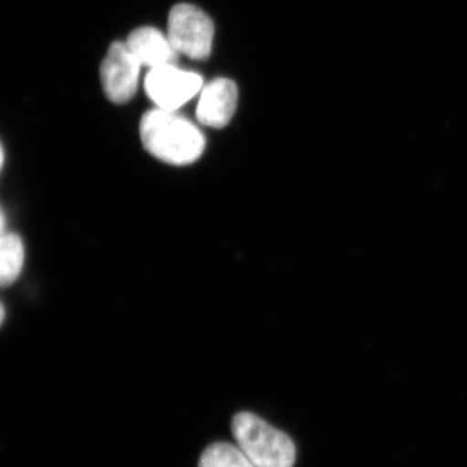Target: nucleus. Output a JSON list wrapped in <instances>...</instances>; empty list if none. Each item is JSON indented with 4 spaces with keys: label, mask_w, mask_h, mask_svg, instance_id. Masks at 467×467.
Wrapping results in <instances>:
<instances>
[{
    "label": "nucleus",
    "mask_w": 467,
    "mask_h": 467,
    "mask_svg": "<svg viewBox=\"0 0 467 467\" xmlns=\"http://www.w3.org/2000/svg\"><path fill=\"white\" fill-rule=\"evenodd\" d=\"M140 130L144 149L167 164H192L204 152V134L177 110H149L142 117Z\"/></svg>",
    "instance_id": "nucleus-1"
},
{
    "label": "nucleus",
    "mask_w": 467,
    "mask_h": 467,
    "mask_svg": "<svg viewBox=\"0 0 467 467\" xmlns=\"http://www.w3.org/2000/svg\"><path fill=\"white\" fill-rule=\"evenodd\" d=\"M232 432L236 444L254 467H294L296 448L285 432L252 413L233 418Z\"/></svg>",
    "instance_id": "nucleus-2"
},
{
    "label": "nucleus",
    "mask_w": 467,
    "mask_h": 467,
    "mask_svg": "<svg viewBox=\"0 0 467 467\" xmlns=\"http://www.w3.org/2000/svg\"><path fill=\"white\" fill-rule=\"evenodd\" d=\"M167 36L178 54L204 60L211 55L214 26L201 8L181 3L169 14Z\"/></svg>",
    "instance_id": "nucleus-3"
},
{
    "label": "nucleus",
    "mask_w": 467,
    "mask_h": 467,
    "mask_svg": "<svg viewBox=\"0 0 467 467\" xmlns=\"http://www.w3.org/2000/svg\"><path fill=\"white\" fill-rule=\"evenodd\" d=\"M144 88L158 109L177 110L202 90V78L177 66H165L150 70Z\"/></svg>",
    "instance_id": "nucleus-4"
},
{
    "label": "nucleus",
    "mask_w": 467,
    "mask_h": 467,
    "mask_svg": "<svg viewBox=\"0 0 467 467\" xmlns=\"http://www.w3.org/2000/svg\"><path fill=\"white\" fill-rule=\"evenodd\" d=\"M140 63L126 42H113L101 64L104 92L113 103H128L137 92Z\"/></svg>",
    "instance_id": "nucleus-5"
},
{
    "label": "nucleus",
    "mask_w": 467,
    "mask_h": 467,
    "mask_svg": "<svg viewBox=\"0 0 467 467\" xmlns=\"http://www.w3.org/2000/svg\"><path fill=\"white\" fill-rule=\"evenodd\" d=\"M238 106V88L227 78H217L202 88L196 117L202 125L223 128L232 121Z\"/></svg>",
    "instance_id": "nucleus-6"
},
{
    "label": "nucleus",
    "mask_w": 467,
    "mask_h": 467,
    "mask_svg": "<svg viewBox=\"0 0 467 467\" xmlns=\"http://www.w3.org/2000/svg\"><path fill=\"white\" fill-rule=\"evenodd\" d=\"M126 45L138 58L140 66L150 69L165 66H177L178 52L168 36L155 27H140L129 36Z\"/></svg>",
    "instance_id": "nucleus-7"
},
{
    "label": "nucleus",
    "mask_w": 467,
    "mask_h": 467,
    "mask_svg": "<svg viewBox=\"0 0 467 467\" xmlns=\"http://www.w3.org/2000/svg\"><path fill=\"white\" fill-rule=\"evenodd\" d=\"M23 242L15 234H0V287L14 284L24 265Z\"/></svg>",
    "instance_id": "nucleus-8"
},
{
    "label": "nucleus",
    "mask_w": 467,
    "mask_h": 467,
    "mask_svg": "<svg viewBox=\"0 0 467 467\" xmlns=\"http://www.w3.org/2000/svg\"><path fill=\"white\" fill-rule=\"evenodd\" d=\"M199 467H254L238 445L214 442L202 451Z\"/></svg>",
    "instance_id": "nucleus-9"
},
{
    "label": "nucleus",
    "mask_w": 467,
    "mask_h": 467,
    "mask_svg": "<svg viewBox=\"0 0 467 467\" xmlns=\"http://www.w3.org/2000/svg\"><path fill=\"white\" fill-rule=\"evenodd\" d=\"M5 306H3L2 303H0V325H2V322L5 321Z\"/></svg>",
    "instance_id": "nucleus-10"
},
{
    "label": "nucleus",
    "mask_w": 467,
    "mask_h": 467,
    "mask_svg": "<svg viewBox=\"0 0 467 467\" xmlns=\"http://www.w3.org/2000/svg\"><path fill=\"white\" fill-rule=\"evenodd\" d=\"M3 227H5V218H3L2 212H0V234L3 233Z\"/></svg>",
    "instance_id": "nucleus-11"
},
{
    "label": "nucleus",
    "mask_w": 467,
    "mask_h": 467,
    "mask_svg": "<svg viewBox=\"0 0 467 467\" xmlns=\"http://www.w3.org/2000/svg\"><path fill=\"white\" fill-rule=\"evenodd\" d=\"M3 159H5V155H3L2 146H0V168H2L3 165Z\"/></svg>",
    "instance_id": "nucleus-12"
}]
</instances>
